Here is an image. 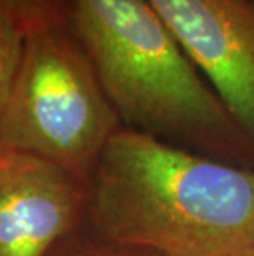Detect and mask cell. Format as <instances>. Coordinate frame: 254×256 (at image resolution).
I'll return each mask as SVG.
<instances>
[{"instance_id":"9c48e42d","label":"cell","mask_w":254,"mask_h":256,"mask_svg":"<svg viewBox=\"0 0 254 256\" xmlns=\"http://www.w3.org/2000/svg\"><path fill=\"white\" fill-rule=\"evenodd\" d=\"M240 256H254V250H253V252H248V253H243V254H240Z\"/></svg>"},{"instance_id":"277c9868","label":"cell","mask_w":254,"mask_h":256,"mask_svg":"<svg viewBox=\"0 0 254 256\" xmlns=\"http://www.w3.org/2000/svg\"><path fill=\"white\" fill-rule=\"evenodd\" d=\"M254 140V0H149Z\"/></svg>"},{"instance_id":"6da1fadb","label":"cell","mask_w":254,"mask_h":256,"mask_svg":"<svg viewBox=\"0 0 254 256\" xmlns=\"http://www.w3.org/2000/svg\"><path fill=\"white\" fill-rule=\"evenodd\" d=\"M83 226L160 256H240L254 250V168L121 126L91 177Z\"/></svg>"},{"instance_id":"7a4b0ae2","label":"cell","mask_w":254,"mask_h":256,"mask_svg":"<svg viewBox=\"0 0 254 256\" xmlns=\"http://www.w3.org/2000/svg\"><path fill=\"white\" fill-rule=\"evenodd\" d=\"M68 24L122 126L251 167L254 140L149 0H68Z\"/></svg>"},{"instance_id":"52a82bcc","label":"cell","mask_w":254,"mask_h":256,"mask_svg":"<svg viewBox=\"0 0 254 256\" xmlns=\"http://www.w3.org/2000/svg\"><path fill=\"white\" fill-rule=\"evenodd\" d=\"M25 46V32L0 10V114L18 73Z\"/></svg>"},{"instance_id":"8992f818","label":"cell","mask_w":254,"mask_h":256,"mask_svg":"<svg viewBox=\"0 0 254 256\" xmlns=\"http://www.w3.org/2000/svg\"><path fill=\"white\" fill-rule=\"evenodd\" d=\"M0 10L17 22L25 36L45 26L68 24V0H0Z\"/></svg>"},{"instance_id":"ba28073f","label":"cell","mask_w":254,"mask_h":256,"mask_svg":"<svg viewBox=\"0 0 254 256\" xmlns=\"http://www.w3.org/2000/svg\"><path fill=\"white\" fill-rule=\"evenodd\" d=\"M46 256H160L149 250L122 246L114 244L104 240L96 238L86 230L84 226L78 228L73 233L53 246V250Z\"/></svg>"},{"instance_id":"5b68a950","label":"cell","mask_w":254,"mask_h":256,"mask_svg":"<svg viewBox=\"0 0 254 256\" xmlns=\"http://www.w3.org/2000/svg\"><path fill=\"white\" fill-rule=\"evenodd\" d=\"M89 185L63 167L0 147V256H46L84 225Z\"/></svg>"},{"instance_id":"3957f363","label":"cell","mask_w":254,"mask_h":256,"mask_svg":"<svg viewBox=\"0 0 254 256\" xmlns=\"http://www.w3.org/2000/svg\"><path fill=\"white\" fill-rule=\"evenodd\" d=\"M121 126L69 24L25 36L18 73L0 114L2 149L41 157L89 185Z\"/></svg>"}]
</instances>
